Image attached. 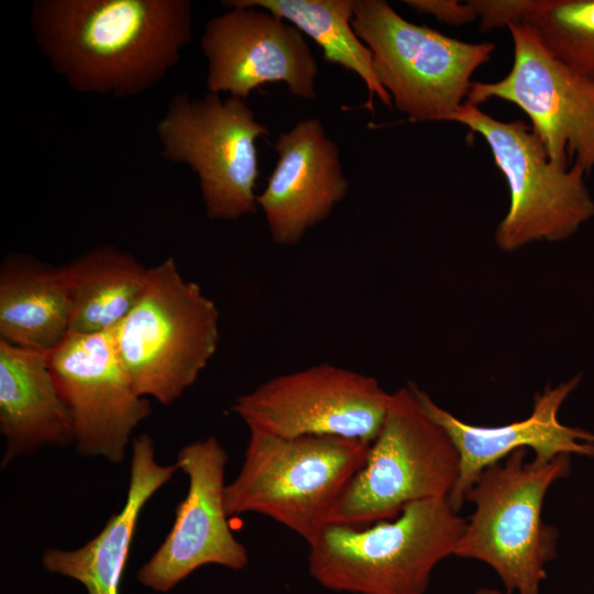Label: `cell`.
Returning <instances> with one entry per match:
<instances>
[{"instance_id":"11","label":"cell","mask_w":594,"mask_h":594,"mask_svg":"<svg viewBox=\"0 0 594 594\" xmlns=\"http://www.w3.org/2000/svg\"><path fill=\"white\" fill-rule=\"evenodd\" d=\"M514 62L498 81H474L468 103L501 99L521 109L558 164L594 169V81L551 55L529 28L508 26Z\"/></svg>"},{"instance_id":"25","label":"cell","mask_w":594,"mask_h":594,"mask_svg":"<svg viewBox=\"0 0 594 594\" xmlns=\"http://www.w3.org/2000/svg\"><path fill=\"white\" fill-rule=\"evenodd\" d=\"M473 594H507L494 587H480Z\"/></svg>"},{"instance_id":"7","label":"cell","mask_w":594,"mask_h":594,"mask_svg":"<svg viewBox=\"0 0 594 594\" xmlns=\"http://www.w3.org/2000/svg\"><path fill=\"white\" fill-rule=\"evenodd\" d=\"M352 26L373 54L380 84L413 121H449L495 48L415 24L383 0H355Z\"/></svg>"},{"instance_id":"3","label":"cell","mask_w":594,"mask_h":594,"mask_svg":"<svg viewBox=\"0 0 594 594\" xmlns=\"http://www.w3.org/2000/svg\"><path fill=\"white\" fill-rule=\"evenodd\" d=\"M518 449L484 469L464 495L474 509L453 556L487 564L507 594H540L559 532L542 518L550 486L571 472V455L550 461Z\"/></svg>"},{"instance_id":"13","label":"cell","mask_w":594,"mask_h":594,"mask_svg":"<svg viewBox=\"0 0 594 594\" xmlns=\"http://www.w3.org/2000/svg\"><path fill=\"white\" fill-rule=\"evenodd\" d=\"M208 20L200 38L206 87L245 100L253 90L282 81L300 99L316 98L318 64L304 34L256 7H229Z\"/></svg>"},{"instance_id":"12","label":"cell","mask_w":594,"mask_h":594,"mask_svg":"<svg viewBox=\"0 0 594 594\" xmlns=\"http://www.w3.org/2000/svg\"><path fill=\"white\" fill-rule=\"evenodd\" d=\"M48 365L72 419L77 450L112 463L124 460L133 430L151 414L119 355L114 329L68 332Z\"/></svg>"},{"instance_id":"1","label":"cell","mask_w":594,"mask_h":594,"mask_svg":"<svg viewBox=\"0 0 594 594\" xmlns=\"http://www.w3.org/2000/svg\"><path fill=\"white\" fill-rule=\"evenodd\" d=\"M34 41L73 90L131 98L175 67L193 38L188 0H36Z\"/></svg>"},{"instance_id":"19","label":"cell","mask_w":594,"mask_h":594,"mask_svg":"<svg viewBox=\"0 0 594 594\" xmlns=\"http://www.w3.org/2000/svg\"><path fill=\"white\" fill-rule=\"evenodd\" d=\"M72 300L61 267L22 254L0 271V340L53 351L70 331Z\"/></svg>"},{"instance_id":"23","label":"cell","mask_w":594,"mask_h":594,"mask_svg":"<svg viewBox=\"0 0 594 594\" xmlns=\"http://www.w3.org/2000/svg\"><path fill=\"white\" fill-rule=\"evenodd\" d=\"M481 31L524 24V22L539 10L544 0H469Z\"/></svg>"},{"instance_id":"8","label":"cell","mask_w":594,"mask_h":594,"mask_svg":"<svg viewBox=\"0 0 594 594\" xmlns=\"http://www.w3.org/2000/svg\"><path fill=\"white\" fill-rule=\"evenodd\" d=\"M486 142L506 178L509 207L495 231L497 246L516 251L536 241L568 239L592 217L585 170L549 158L544 143L524 121H499L464 102L449 119Z\"/></svg>"},{"instance_id":"24","label":"cell","mask_w":594,"mask_h":594,"mask_svg":"<svg viewBox=\"0 0 594 594\" xmlns=\"http://www.w3.org/2000/svg\"><path fill=\"white\" fill-rule=\"evenodd\" d=\"M404 3L418 13L431 15L438 21L452 26L464 25L477 20L468 1L405 0Z\"/></svg>"},{"instance_id":"9","label":"cell","mask_w":594,"mask_h":594,"mask_svg":"<svg viewBox=\"0 0 594 594\" xmlns=\"http://www.w3.org/2000/svg\"><path fill=\"white\" fill-rule=\"evenodd\" d=\"M155 131L161 155L197 175L209 218L237 220L256 211V140L270 130L245 100L179 92L169 100Z\"/></svg>"},{"instance_id":"6","label":"cell","mask_w":594,"mask_h":594,"mask_svg":"<svg viewBox=\"0 0 594 594\" xmlns=\"http://www.w3.org/2000/svg\"><path fill=\"white\" fill-rule=\"evenodd\" d=\"M459 470L455 446L409 383L392 393L381 431L334 504L329 524L366 526L397 517L408 504L449 498Z\"/></svg>"},{"instance_id":"16","label":"cell","mask_w":594,"mask_h":594,"mask_svg":"<svg viewBox=\"0 0 594 594\" xmlns=\"http://www.w3.org/2000/svg\"><path fill=\"white\" fill-rule=\"evenodd\" d=\"M277 162L257 195L273 241L297 244L349 193L337 144L316 118L298 122L273 144Z\"/></svg>"},{"instance_id":"5","label":"cell","mask_w":594,"mask_h":594,"mask_svg":"<svg viewBox=\"0 0 594 594\" xmlns=\"http://www.w3.org/2000/svg\"><path fill=\"white\" fill-rule=\"evenodd\" d=\"M114 338L138 394L170 405L215 355L219 311L168 257L148 268L143 293L114 329Z\"/></svg>"},{"instance_id":"18","label":"cell","mask_w":594,"mask_h":594,"mask_svg":"<svg viewBox=\"0 0 594 594\" xmlns=\"http://www.w3.org/2000/svg\"><path fill=\"white\" fill-rule=\"evenodd\" d=\"M50 352L0 340V430L2 465L43 446L74 440L68 410L48 365Z\"/></svg>"},{"instance_id":"15","label":"cell","mask_w":594,"mask_h":594,"mask_svg":"<svg viewBox=\"0 0 594 594\" xmlns=\"http://www.w3.org/2000/svg\"><path fill=\"white\" fill-rule=\"evenodd\" d=\"M579 382L576 375L556 386H547L535 394L532 410L527 418L501 426L462 421L414 384L424 409L446 430L459 453V476L448 498L454 510L461 509L464 495L479 474L515 450L531 449L534 458L540 461L563 454L594 459V433L563 425L558 418L560 407Z\"/></svg>"},{"instance_id":"22","label":"cell","mask_w":594,"mask_h":594,"mask_svg":"<svg viewBox=\"0 0 594 594\" xmlns=\"http://www.w3.org/2000/svg\"><path fill=\"white\" fill-rule=\"evenodd\" d=\"M524 25L557 59L594 81V0H544Z\"/></svg>"},{"instance_id":"17","label":"cell","mask_w":594,"mask_h":594,"mask_svg":"<svg viewBox=\"0 0 594 594\" xmlns=\"http://www.w3.org/2000/svg\"><path fill=\"white\" fill-rule=\"evenodd\" d=\"M129 488L124 505L102 530L75 550L50 548L42 562L52 573L79 581L88 594H120L140 514L147 501L174 475L176 464L156 461L153 439L141 435L132 442Z\"/></svg>"},{"instance_id":"20","label":"cell","mask_w":594,"mask_h":594,"mask_svg":"<svg viewBox=\"0 0 594 594\" xmlns=\"http://www.w3.org/2000/svg\"><path fill=\"white\" fill-rule=\"evenodd\" d=\"M62 270L72 300L70 331L77 333L116 329L142 295L148 273L112 245L95 248Z\"/></svg>"},{"instance_id":"2","label":"cell","mask_w":594,"mask_h":594,"mask_svg":"<svg viewBox=\"0 0 594 594\" xmlns=\"http://www.w3.org/2000/svg\"><path fill=\"white\" fill-rule=\"evenodd\" d=\"M466 518L448 498L406 505L371 527L327 524L307 542L312 578L354 594H426L433 569L453 556Z\"/></svg>"},{"instance_id":"21","label":"cell","mask_w":594,"mask_h":594,"mask_svg":"<svg viewBox=\"0 0 594 594\" xmlns=\"http://www.w3.org/2000/svg\"><path fill=\"white\" fill-rule=\"evenodd\" d=\"M355 0H228L229 7H256L267 10L312 38L322 50L323 59L355 73L365 84L372 110L376 96L387 107L389 94L380 84L371 50L359 38L352 26Z\"/></svg>"},{"instance_id":"4","label":"cell","mask_w":594,"mask_h":594,"mask_svg":"<svg viewBox=\"0 0 594 594\" xmlns=\"http://www.w3.org/2000/svg\"><path fill=\"white\" fill-rule=\"evenodd\" d=\"M241 469L226 485L228 516H266L309 542L364 465L370 444L333 436L279 437L249 429Z\"/></svg>"},{"instance_id":"10","label":"cell","mask_w":594,"mask_h":594,"mask_svg":"<svg viewBox=\"0 0 594 594\" xmlns=\"http://www.w3.org/2000/svg\"><path fill=\"white\" fill-rule=\"evenodd\" d=\"M378 381L331 363L275 376L232 407L249 427L279 437L333 436L371 444L391 405Z\"/></svg>"},{"instance_id":"14","label":"cell","mask_w":594,"mask_h":594,"mask_svg":"<svg viewBox=\"0 0 594 594\" xmlns=\"http://www.w3.org/2000/svg\"><path fill=\"white\" fill-rule=\"evenodd\" d=\"M228 460L227 451L212 436L179 450L175 464L187 475L188 491L176 508L170 531L138 572L143 585L167 592L202 565L241 570L248 564L246 549L228 524Z\"/></svg>"}]
</instances>
